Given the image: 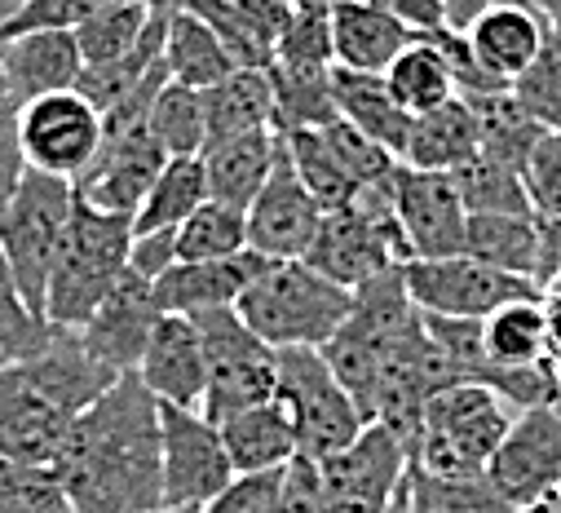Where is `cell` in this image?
Returning <instances> with one entry per match:
<instances>
[{"instance_id":"6da1fadb","label":"cell","mask_w":561,"mask_h":513,"mask_svg":"<svg viewBox=\"0 0 561 513\" xmlns=\"http://www.w3.org/2000/svg\"><path fill=\"white\" fill-rule=\"evenodd\" d=\"M49 469L80 513H160L164 421L147 380L128 372L84 408Z\"/></svg>"},{"instance_id":"7a4b0ae2","label":"cell","mask_w":561,"mask_h":513,"mask_svg":"<svg viewBox=\"0 0 561 513\" xmlns=\"http://www.w3.org/2000/svg\"><path fill=\"white\" fill-rule=\"evenodd\" d=\"M119 372H111L80 332L58 328L54 345L36 358L0 367V460L54 465L76 417L93 408Z\"/></svg>"},{"instance_id":"3957f363","label":"cell","mask_w":561,"mask_h":513,"mask_svg":"<svg viewBox=\"0 0 561 513\" xmlns=\"http://www.w3.org/2000/svg\"><path fill=\"white\" fill-rule=\"evenodd\" d=\"M234 310L274 350H323L354 315V293L310 262H265Z\"/></svg>"},{"instance_id":"277c9868","label":"cell","mask_w":561,"mask_h":513,"mask_svg":"<svg viewBox=\"0 0 561 513\" xmlns=\"http://www.w3.org/2000/svg\"><path fill=\"white\" fill-rule=\"evenodd\" d=\"M133 217L102 213L84 200H76L67 239L58 248V262L49 275V297H45V319L54 328L80 332L98 306L119 288L133 262Z\"/></svg>"},{"instance_id":"5b68a950","label":"cell","mask_w":561,"mask_h":513,"mask_svg":"<svg viewBox=\"0 0 561 513\" xmlns=\"http://www.w3.org/2000/svg\"><path fill=\"white\" fill-rule=\"evenodd\" d=\"M513 421L517 408L500 390L478 380H456L430 399L411 447V465L443 478H478L491 469Z\"/></svg>"},{"instance_id":"8992f818","label":"cell","mask_w":561,"mask_h":513,"mask_svg":"<svg viewBox=\"0 0 561 513\" xmlns=\"http://www.w3.org/2000/svg\"><path fill=\"white\" fill-rule=\"evenodd\" d=\"M306 262L350 293H358L363 284H371L389 271H402L411 262V248H407L402 221L393 213V178L363 191L354 204L332 208L323 217V230H319Z\"/></svg>"},{"instance_id":"52a82bcc","label":"cell","mask_w":561,"mask_h":513,"mask_svg":"<svg viewBox=\"0 0 561 513\" xmlns=\"http://www.w3.org/2000/svg\"><path fill=\"white\" fill-rule=\"evenodd\" d=\"M76 182L27 169L10 213L0 217V252L27 297V306L45 319V297H49V275L58 262V248L67 239L71 213H76Z\"/></svg>"},{"instance_id":"ba28073f","label":"cell","mask_w":561,"mask_h":513,"mask_svg":"<svg viewBox=\"0 0 561 513\" xmlns=\"http://www.w3.org/2000/svg\"><path fill=\"white\" fill-rule=\"evenodd\" d=\"M278 399L293 412L306 460H328L367 430L358 399L345 390L323 350H278Z\"/></svg>"},{"instance_id":"9c48e42d","label":"cell","mask_w":561,"mask_h":513,"mask_svg":"<svg viewBox=\"0 0 561 513\" xmlns=\"http://www.w3.org/2000/svg\"><path fill=\"white\" fill-rule=\"evenodd\" d=\"M204 332V350H208V395H204V417L213 425L261 408L270 399H278V350L265 345L234 306L226 310H204L191 315Z\"/></svg>"},{"instance_id":"30bf717a","label":"cell","mask_w":561,"mask_h":513,"mask_svg":"<svg viewBox=\"0 0 561 513\" xmlns=\"http://www.w3.org/2000/svg\"><path fill=\"white\" fill-rule=\"evenodd\" d=\"M407 293L425 315L443 319H486L508 301L522 297H543L530 280H517L508 271H495L478 256H415L402 266Z\"/></svg>"},{"instance_id":"8fae6325","label":"cell","mask_w":561,"mask_h":513,"mask_svg":"<svg viewBox=\"0 0 561 513\" xmlns=\"http://www.w3.org/2000/svg\"><path fill=\"white\" fill-rule=\"evenodd\" d=\"M19 134L32 169L80 182L102 156L106 128H102V111L80 89H71L19 106Z\"/></svg>"},{"instance_id":"7c38bea8","label":"cell","mask_w":561,"mask_h":513,"mask_svg":"<svg viewBox=\"0 0 561 513\" xmlns=\"http://www.w3.org/2000/svg\"><path fill=\"white\" fill-rule=\"evenodd\" d=\"M164 421V509H204L239 474L221 443V430L199 408L160 403Z\"/></svg>"},{"instance_id":"4fadbf2b","label":"cell","mask_w":561,"mask_h":513,"mask_svg":"<svg viewBox=\"0 0 561 513\" xmlns=\"http://www.w3.org/2000/svg\"><path fill=\"white\" fill-rule=\"evenodd\" d=\"M319 469L332 513H389L411 474V447L393 430L367 425L345 452L319 460Z\"/></svg>"},{"instance_id":"5bb4252c","label":"cell","mask_w":561,"mask_h":513,"mask_svg":"<svg viewBox=\"0 0 561 513\" xmlns=\"http://www.w3.org/2000/svg\"><path fill=\"white\" fill-rule=\"evenodd\" d=\"M328 208L314 200V191L301 182L288 147L284 160L261 186V195L248 204V248L270 256V262H306Z\"/></svg>"},{"instance_id":"9a60e30c","label":"cell","mask_w":561,"mask_h":513,"mask_svg":"<svg viewBox=\"0 0 561 513\" xmlns=\"http://www.w3.org/2000/svg\"><path fill=\"white\" fill-rule=\"evenodd\" d=\"M393 213L402 221L411 262L415 256H460L469 248V208L451 173L398 164Z\"/></svg>"},{"instance_id":"2e32d148","label":"cell","mask_w":561,"mask_h":513,"mask_svg":"<svg viewBox=\"0 0 561 513\" xmlns=\"http://www.w3.org/2000/svg\"><path fill=\"white\" fill-rule=\"evenodd\" d=\"M486 478L513 509H530L561 482V399L517 412Z\"/></svg>"},{"instance_id":"e0dca14e","label":"cell","mask_w":561,"mask_h":513,"mask_svg":"<svg viewBox=\"0 0 561 513\" xmlns=\"http://www.w3.org/2000/svg\"><path fill=\"white\" fill-rule=\"evenodd\" d=\"M173 156L156 142V134L142 124L133 134H115V138H102V156L98 164L76 182L80 200L102 208V213H115V217H137V208L147 204L156 178L164 173Z\"/></svg>"},{"instance_id":"ac0fdd59","label":"cell","mask_w":561,"mask_h":513,"mask_svg":"<svg viewBox=\"0 0 561 513\" xmlns=\"http://www.w3.org/2000/svg\"><path fill=\"white\" fill-rule=\"evenodd\" d=\"M160 301H156V284L147 275H137L128 266V275L119 280V288L98 306V315L80 328L84 345L119 376L142 367V354L151 345V332L160 323Z\"/></svg>"},{"instance_id":"d6986e66","label":"cell","mask_w":561,"mask_h":513,"mask_svg":"<svg viewBox=\"0 0 561 513\" xmlns=\"http://www.w3.org/2000/svg\"><path fill=\"white\" fill-rule=\"evenodd\" d=\"M137 376L147 380V390L160 403L204 408V395H208V350H204L199 323L191 315H160Z\"/></svg>"},{"instance_id":"ffe728a7","label":"cell","mask_w":561,"mask_h":513,"mask_svg":"<svg viewBox=\"0 0 561 513\" xmlns=\"http://www.w3.org/2000/svg\"><path fill=\"white\" fill-rule=\"evenodd\" d=\"M0 67L10 80L14 106H27L49 93H71L84 80V54L76 32H27L0 45Z\"/></svg>"},{"instance_id":"44dd1931","label":"cell","mask_w":561,"mask_h":513,"mask_svg":"<svg viewBox=\"0 0 561 513\" xmlns=\"http://www.w3.org/2000/svg\"><path fill=\"white\" fill-rule=\"evenodd\" d=\"M469 49L478 58V67L486 76H495L500 84H513L548 45V27L530 5H517V0H491V5L465 27Z\"/></svg>"},{"instance_id":"7402d4cb","label":"cell","mask_w":561,"mask_h":513,"mask_svg":"<svg viewBox=\"0 0 561 513\" xmlns=\"http://www.w3.org/2000/svg\"><path fill=\"white\" fill-rule=\"evenodd\" d=\"M270 262L261 252H239L226 262H178L169 275L156 280V301L164 315H204L239 306L243 288L256 280V271Z\"/></svg>"},{"instance_id":"603a6c76","label":"cell","mask_w":561,"mask_h":513,"mask_svg":"<svg viewBox=\"0 0 561 513\" xmlns=\"http://www.w3.org/2000/svg\"><path fill=\"white\" fill-rule=\"evenodd\" d=\"M230 49L239 67H274V49L293 10L284 0H182Z\"/></svg>"},{"instance_id":"cb8c5ba5","label":"cell","mask_w":561,"mask_h":513,"mask_svg":"<svg viewBox=\"0 0 561 513\" xmlns=\"http://www.w3.org/2000/svg\"><path fill=\"white\" fill-rule=\"evenodd\" d=\"M420 32H411L407 23L389 19L385 10L367 5V0H341L332 5V54L336 67L350 71H389V62L415 41Z\"/></svg>"},{"instance_id":"d4e9b609","label":"cell","mask_w":561,"mask_h":513,"mask_svg":"<svg viewBox=\"0 0 561 513\" xmlns=\"http://www.w3.org/2000/svg\"><path fill=\"white\" fill-rule=\"evenodd\" d=\"M478 156H482L478 111L465 98H451L447 106L411 119V138H407L402 164L430 169V173H456V169H465Z\"/></svg>"},{"instance_id":"484cf974","label":"cell","mask_w":561,"mask_h":513,"mask_svg":"<svg viewBox=\"0 0 561 513\" xmlns=\"http://www.w3.org/2000/svg\"><path fill=\"white\" fill-rule=\"evenodd\" d=\"M284 160V134L278 128H256V134L217 142L204 151V169H208V191L221 204L248 208L261 186L270 182V173Z\"/></svg>"},{"instance_id":"4316f807","label":"cell","mask_w":561,"mask_h":513,"mask_svg":"<svg viewBox=\"0 0 561 513\" xmlns=\"http://www.w3.org/2000/svg\"><path fill=\"white\" fill-rule=\"evenodd\" d=\"M221 443L230 452L234 474H265V469H288L301 447H297V425L284 399H270L261 408H248L230 421L217 425Z\"/></svg>"},{"instance_id":"83f0119b","label":"cell","mask_w":561,"mask_h":513,"mask_svg":"<svg viewBox=\"0 0 561 513\" xmlns=\"http://www.w3.org/2000/svg\"><path fill=\"white\" fill-rule=\"evenodd\" d=\"M332 98L336 111L363 128L371 142H380L385 151H393L402 160L407 138H411V111H402V102L389 93V80L380 71H350V67H332Z\"/></svg>"},{"instance_id":"f1b7e54d","label":"cell","mask_w":561,"mask_h":513,"mask_svg":"<svg viewBox=\"0 0 561 513\" xmlns=\"http://www.w3.org/2000/svg\"><path fill=\"white\" fill-rule=\"evenodd\" d=\"M204 111H208V147L256 134V128H274V76H270V67H239L221 84L204 89Z\"/></svg>"},{"instance_id":"f546056e","label":"cell","mask_w":561,"mask_h":513,"mask_svg":"<svg viewBox=\"0 0 561 513\" xmlns=\"http://www.w3.org/2000/svg\"><path fill=\"white\" fill-rule=\"evenodd\" d=\"M465 252L478 256V262H486V266H495V271L530 280L539 288V275H543V230H539L535 213L530 217L473 213L469 217V248Z\"/></svg>"},{"instance_id":"4dcf8cb0","label":"cell","mask_w":561,"mask_h":513,"mask_svg":"<svg viewBox=\"0 0 561 513\" xmlns=\"http://www.w3.org/2000/svg\"><path fill=\"white\" fill-rule=\"evenodd\" d=\"M389 93L402 102V111L411 115H430L438 106H447L451 98H460L456 89V71L451 58L443 54V45L434 36H415L385 71Z\"/></svg>"},{"instance_id":"1f68e13d","label":"cell","mask_w":561,"mask_h":513,"mask_svg":"<svg viewBox=\"0 0 561 513\" xmlns=\"http://www.w3.org/2000/svg\"><path fill=\"white\" fill-rule=\"evenodd\" d=\"M164 58H169L173 80H182V84H191V89H213V84H221L226 76L239 71V62H234L230 49L221 45V36H217L191 5H178V10H173Z\"/></svg>"},{"instance_id":"d6a6232c","label":"cell","mask_w":561,"mask_h":513,"mask_svg":"<svg viewBox=\"0 0 561 513\" xmlns=\"http://www.w3.org/2000/svg\"><path fill=\"white\" fill-rule=\"evenodd\" d=\"M213 200L208 191V169L204 156H173L164 164V173L156 178L147 204L137 208L133 230L137 235H156V230H178L182 221H191L204 204Z\"/></svg>"},{"instance_id":"836d02e7","label":"cell","mask_w":561,"mask_h":513,"mask_svg":"<svg viewBox=\"0 0 561 513\" xmlns=\"http://www.w3.org/2000/svg\"><path fill=\"white\" fill-rule=\"evenodd\" d=\"M274 128L297 134V128H323L332 124L336 98H332V67H288L274 62Z\"/></svg>"},{"instance_id":"e575fe53","label":"cell","mask_w":561,"mask_h":513,"mask_svg":"<svg viewBox=\"0 0 561 513\" xmlns=\"http://www.w3.org/2000/svg\"><path fill=\"white\" fill-rule=\"evenodd\" d=\"M465 102L478 111V124H482V156H491V160L513 164V169L526 173V160L539 147L543 128L522 111V102L513 98V89L478 93V98H465Z\"/></svg>"},{"instance_id":"d590c367","label":"cell","mask_w":561,"mask_h":513,"mask_svg":"<svg viewBox=\"0 0 561 513\" xmlns=\"http://www.w3.org/2000/svg\"><path fill=\"white\" fill-rule=\"evenodd\" d=\"M156 14H160V5H147V0H124V5H106L93 19H84L76 27L84 67H102V62H115V58L133 54L137 45H142L147 27L156 23Z\"/></svg>"},{"instance_id":"8d00e7d4","label":"cell","mask_w":561,"mask_h":513,"mask_svg":"<svg viewBox=\"0 0 561 513\" xmlns=\"http://www.w3.org/2000/svg\"><path fill=\"white\" fill-rule=\"evenodd\" d=\"M147 128L169 156H204L208 151V111L204 89H191L182 80H169L151 106Z\"/></svg>"},{"instance_id":"74e56055","label":"cell","mask_w":561,"mask_h":513,"mask_svg":"<svg viewBox=\"0 0 561 513\" xmlns=\"http://www.w3.org/2000/svg\"><path fill=\"white\" fill-rule=\"evenodd\" d=\"M239 252H248V208L208 200L178 226V262H226Z\"/></svg>"},{"instance_id":"f35d334b","label":"cell","mask_w":561,"mask_h":513,"mask_svg":"<svg viewBox=\"0 0 561 513\" xmlns=\"http://www.w3.org/2000/svg\"><path fill=\"white\" fill-rule=\"evenodd\" d=\"M451 178H456V186L465 195L469 217L473 213H504V217H530L535 213L530 191H526V173L513 169V164H500L491 156H478L465 169H456Z\"/></svg>"},{"instance_id":"ab89813d","label":"cell","mask_w":561,"mask_h":513,"mask_svg":"<svg viewBox=\"0 0 561 513\" xmlns=\"http://www.w3.org/2000/svg\"><path fill=\"white\" fill-rule=\"evenodd\" d=\"M411 504H415V513H522L500 495V487L486 474L443 478V474H425L415 465H411Z\"/></svg>"},{"instance_id":"60d3db41","label":"cell","mask_w":561,"mask_h":513,"mask_svg":"<svg viewBox=\"0 0 561 513\" xmlns=\"http://www.w3.org/2000/svg\"><path fill=\"white\" fill-rule=\"evenodd\" d=\"M54 337H58V328L27 306L19 280L5 262V252H0V350H5V358L10 363L36 358L54 345Z\"/></svg>"},{"instance_id":"b9f144b4","label":"cell","mask_w":561,"mask_h":513,"mask_svg":"<svg viewBox=\"0 0 561 513\" xmlns=\"http://www.w3.org/2000/svg\"><path fill=\"white\" fill-rule=\"evenodd\" d=\"M0 513H80L45 465L0 460Z\"/></svg>"},{"instance_id":"7bdbcfd3","label":"cell","mask_w":561,"mask_h":513,"mask_svg":"<svg viewBox=\"0 0 561 513\" xmlns=\"http://www.w3.org/2000/svg\"><path fill=\"white\" fill-rule=\"evenodd\" d=\"M513 98L543 134H561V36H548L539 58L513 80Z\"/></svg>"},{"instance_id":"ee69618b","label":"cell","mask_w":561,"mask_h":513,"mask_svg":"<svg viewBox=\"0 0 561 513\" xmlns=\"http://www.w3.org/2000/svg\"><path fill=\"white\" fill-rule=\"evenodd\" d=\"M274 62H288V67H336V54H332V10H293L284 36H278Z\"/></svg>"},{"instance_id":"f6af8a7d","label":"cell","mask_w":561,"mask_h":513,"mask_svg":"<svg viewBox=\"0 0 561 513\" xmlns=\"http://www.w3.org/2000/svg\"><path fill=\"white\" fill-rule=\"evenodd\" d=\"M526 191L535 204V217L561 221V134H543L539 147L526 160Z\"/></svg>"},{"instance_id":"bcb514c9","label":"cell","mask_w":561,"mask_h":513,"mask_svg":"<svg viewBox=\"0 0 561 513\" xmlns=\"http://www.w3.org/2000/svg\"><path fill=\"white\" fill-rule=\"evenodd\" d=\"M278 482L284 469H265V474H239L217 500H208L199 513H274L278 509Z\"/></svg>"},{"instance_id":"7dc6e473","label":"cell","mask_w":561,"mask_h":513,"mask_svg":"<svg viewBox=\"0 0 561 513\" xmlns=\"http://www.w3.org/2000/svg\"><path fill=\"white\" fill-rule=\"evenodd\" d=\"M274 513H332L319 460L297 456V460L284 469V482H278V509H274Z\"/></svg>"},{"instance_id":"c3c4849f","label":"cell","mask_w":561,"mask_h":513,"mask_svg":"<svg viewBox=\"0 0 561 513\" xmlns=\"http://www.w3.org/2000/svg\"><path fill=\"white\" fill-rule=\"evenodd\" d=\"M27 151H23V134H19V106H0V217L10 213L23 178H27Z\"/></svg>"},{"instance_id":"681fc988","label":"cell","mask_w":561,"mask_h":513,"mask_svg":"<svg viewBox=\"0 0 561 513\" xmlns=\"http://www.w3.org/2000/svg\"><path fill=\"white\" fill-rule=\"evenodd\" d=\"M137 275H147L151 284L178 266V230H156V235H137L133 239V262Z\"/></svg>"},{"instance_id":"f907efd6","label":"cell","mask_w":561,"mask_h":513,"mask_svg":"<svg viewBox=\"0 0 561 513\" xmlns=\"http://www.w3.org/2000/svg\"><path fill=\"white\" fill-rule=\"evenodd\" d=\"M367 5L385 10L389 19L407 23L411 32L430 36V32H443L451 27V14H447V0H367Z\"/></svg>"},{"instance_id":"816d5d0a","label":"cell","mask_w":561,"mask_h":513,"mask_svg":"<svg viewBox=\"0 0 561 513\" xmlns=\"http://www.w3.org/2000/svg\"><path fill=\"white\" fill-rule=\"evenodd\" d=\"M543 301H548V363L561 385V293H548Z\"/></svg>"},{"instance_id":"f5cc1de1","label":"cell","mask_w":561,"mask_h":513,"mask_svg":"<svg viewBox=\"0 0 561 513\" xmlns=\"http://www.w3.org/2000/svg\"><path fill=\"white\" fill-rule=\"evenodd\" d=\"M491 5V0H447V14H451V27L456 32H465L482 10Z\"/></svg>"},{"instance_id":"db71d44e","label":"cell","mask_w":561,"mask_h":513,"mask_svg":"<svg viewBox=\"0 0 561 513\" xmlns=\"http://www.w3.org/2000/svg\"><path fill=\"white\" fill-rule=\"evenodd\" d=\"M530 10L543 19V27L552 36H561V0H530Z\"/></svg>"},{"instance_id":"11a10c76","label":"cell","mask_w":561,"mask_h":513,"mask_svg":"<svg viewBox=\"0 0 561 513\" xmlns=\"http://www.w3.org/2000/svg\"><path fill=\"white\" fill-rule=\"evenodd\" d=\"M522 513H561V482H557V487H552L543 500H535L530 509H522Z\"/></svg>"},{"instance_id":"9f6ffc18","label":"cell","mask_w":561,"mask_h":513,"mask_svg":"<svg viewBox=\"0 0 561 513\" xmlns=\"http://www.w3.org/2000/svg\"><path fill=\"white\" fill-rule=\"evenodd\" d=\"M389 513H415V504H411V474H407V482L398 487V495H393Z\"/></svg>"},{"instance_id":"6f0895ef","label":"cell","mask_w":561,"mask_h":513,"mask_svg":"<svg viewBox=\"0 0 561 513\" xmlns=\"http://www.w3.org/2000/svg\"><path fill=\"white\" fill-rule=\"evenodd\" d=\"M288 10H332V5H341V0H284Z\"/></svg>"},{"instance_id":"680465c9","label":"cell","mask_w":561,"mask_h":513,"mask_svg":"<svg viewBox=\"0 0 561 513\" xmlns=\"http://www.w3.org/2000/svg\"><path fill=\"white\" fill-rule=\"evenodd\" d=\"M23 5H27V0H0V27H5V23H14Z\"/></svg>"},{"instance_id":"91938a15","label":"cell","mask_w":561,"mask_h":513,"mask_svg":"<svg viewBox=\"0 0 561 513\" xmlns=\"http://www.w3.org/2000/svg\"><path fill=\"white\" fill-rule=\"evenodd\" d=\"M14 98H10V80H5V67H0V106H10Z\"/></svg>"},{"instance_id":"94428289","label":"cell","mask_w":561,"mask_h":513,"mask_svg":"<svg viewBox=\"0 0 561 513\" xmlns=\"http://www.w3.org/2000/svg\"><path fill=\"white\" fill-rule=\"evenodd\" d=\"M548 293H561V266H557V275H552V284H548ZM543 293V297H548Z\"/></svg>"},{"instance_id":"6125c7cd","label":"cell","mask_w":561,"mask_h":513,"mask_svg":"<svg viewBox=\"0 0 561 513\" xmlns=\"http://www.w3.org/2000/svg\"><path fill=\"white\" fill-rule=\"evenodd\" d=\"M160 513H199V509H160Z\"/></svg>"},{"instance_id":"be15d7a7","label":"cell","mask_w":561,"mask_h":513,"mask_svg":"<svg viewBox=\"0 0 561 513\" xmlns=\"http://www.w3.org/2000/svg\"><path fill=\"white\" fill-rule=\"evenodd\" d=\"M5 363H10V358H5V350H0V367H5Z\"/></svg>"}]
</instances>
